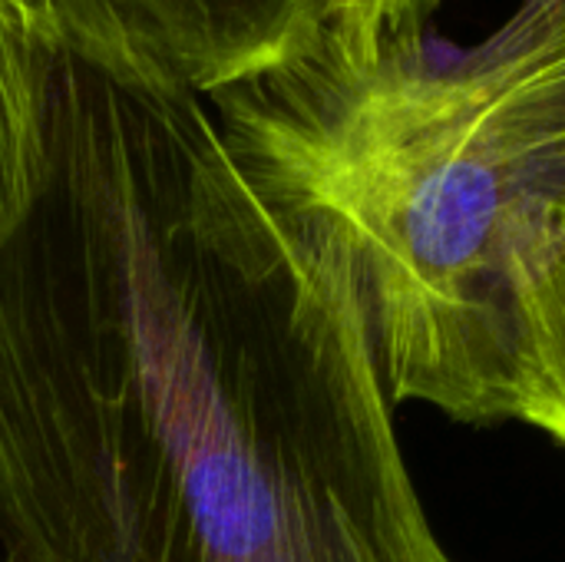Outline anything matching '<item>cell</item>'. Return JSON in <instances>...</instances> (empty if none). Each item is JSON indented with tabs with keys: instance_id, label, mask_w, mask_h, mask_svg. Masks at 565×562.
<instances>
[{
	"instance_id": "1",
	"label": "cell",
	"mask_w": 565,
	"mask_h": 562,
	"mask_svg": "<svg viewBox=\"0 0 565 562\" xmlns=\"http://www.w3.org/2000/svg\"><path fill=\"white\" fill-rule=\"evenodd\" d=\"M348 255L265 199L202 93L63 46L50 169L0 242L10 562H457Z\"/></svg>"
},
{
	"instance_id": "2",
	"label": "cell",
	"mask_w": 565,
	"mask_h": 562,
	"mask_svg": "<svg viewBox=\"0 0 565 562\" xmlns=\"http://www.w3.org/2000/svg\"><path fill=\"white\" fill-rule=\"evenodd\" d=\"M202 99L262 195L341 242L391 404L507 421L513 258L565 169V0L450 60L318 50Z\"/></svg>"
},
{
	"instance_id": "3",
	"label": "cell",
	"mask_w": 565,
	"mask_h": 562,
	"mask_svg": "<svg viewBox=\"0 0 565 562\" xmlns=\"http://www.w3.org/2000/svg\"><path fill=\"white\" fill-rule=\"evenodd\" d=\"M152 70L212 93L318 53L338 0H113Z\"/></svg>"
},
{
	"instance_id": "4",
	"label": "cell",
	"mask_w": 565,
	"mask_h": 562,
	"mask_svg": "<svg viewBox=\"0 0 565 562\" xmlns=\"http://www.w3.org/2000/svg\"><path fill=\"white\" fill-rule=\"evenodd\" d=\"M510 417L565 447V219L556 209L513 258Z\"/></svg>"
},
{
	"instance_id": "5",
	"label": "cell",
	"mask_w": 565,
	"mask_h": 562,
	"mask_svg": "<svg viewBox=\"0 0 565 562\" xmlns=\"http://www.w3.org/2000/svg\"><path fill=\"white\" fill-rule=\"evenodd\" d=\"M63 46L0 0V242L26 219L50 169Z\"/></svg>"
},
{
	"instance_id": "6",
	"label": "cell",
	"mask_w": 565,
	"mask_h": 562,
	"mask_svg": "<svg viewBox=\"0 0 565 562\" xmlns=\"http://www.w3.org/2000/svg\"><path fill=\"white\" fill-rule=\"evenodd\" d=\"M36 30L109 73H159L132 50L113 0H7Z\"/></svg>"
},
{
	"instance_id": "7",
	"label": "cell",
	"mask_w": 565,
	"mask_h": 562,
	"mask_svg": "<svg viewBox=\"0 0 565 562\" xmlns=\"http://www.w3.org/2000/svg\"><path fill=\"white\" fill-rule=\"evenodd\" d=\"M391 0H338L324 53L341 70H374L387 60Z\"/></svg>"
},
{
	"instance_id": "8",
	"label": "cell",
	"mask_w": 565,
	"mask_h": 562,
	"mask_svg": "<svg viewBox=\"0 0 565 562\" xmlns=\"http://www.w3.org/2000/svg\"><path fill=\"white\" fill-rule=\"evenodd\" d=\"M447 0H391L387 17V60H411L420 56V36L427 20Z\"/></svg>"
},
{
	"instance_id": "9",
	"label": "cell",
	"mask_w": 565,
	"mask_h": 562,
	"mask_svg": "<svg viewBox=\"0 0 565 562\" xmlns=\"http://www.w3.org/2000/svg\"><path fill=\"white\" fill-rule=\"evenodd\" d=\"M556 212L565 219V169H563V182H559V192H556Z\"/></svg>"
},
{
	"instance_id": "10",
	"label": "cell",
	"mask_w": 565,
	"mask_h": 562,
	"mask_svg": "<svg viewBox=\"0 0 565 562\" xmlns=\"http://www.w3.org/2000/svg\"><path fill=\"white\" fill-rule=\"evenodd\" d=\"M0 562H10V560H7V556H0Z\"/></svg>"
}]
</instances>
